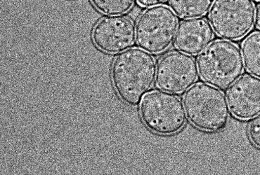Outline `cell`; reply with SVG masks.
Segmentation results:
<instances>
[{"label": "cell", "mask_w": 260, "mask_h": 175, "mask_svg": "<svg viewBox=\"0 0 260 175\" xmlns=\"http://www.w3.org/2000/svg\"><path fill=\"white\" fill-rule=\"evenodd\" d=\"M156 71L150 53L138 48L120 53L111 67V80L119 98L132 107L140 105L154 84Z\"/></svg>", "instance_id": "6da1fadb"}, {"label": "cell", "mask_w": 260, "mask_h": 175, "mask_svg": "<svg viewBox=\"0 0 260 175\" xmlns=\"http://www.w3.org/2000/svg\"><path fill=\"white\" fill-rule=\"evenodd\" d=\"M254 1L260 2V0H254Z\"/></svg>", "instance_id": "e0dca14e"}, {"label": "cell", "mask_w": 260, "mask_h": 175, "mask_svg": "<svg viewBox=\"0 0 260 175\" xmlns=\"http://www.w3.org/2000/svg\"><path fill=\"white\" fill-rule=\"evenodd\" d=\"M256 27L260 31V5L257 7L255 14Z\"/></svg>", "instance_id": "2e32d148"}, {"label": "cell", "mask_w": 260, "mask_h": 175, "mask_svg": "<svg viewBox=\"0 0 260 175\" xmlns=\"http://www.w3.org/2000/svg\"><path fill=\"white\" fill-rule=\"evenodd\" d=\"M201 79L208 84L226 89L235 83L244 71V61L239 47L228 40H217L198 57Z\"/></svg>", "instance_id": "7a4b0ae2"}, {"label": "cell", "mask_w": 260, "mask_h": 175, "mask_svg": "<svg viewBox=\"0 0 260 175\" xmlns=\"http://www.w3.org/2000/svg\"><path fill=\"white\" fill-rule=\"evenodd\" d=\"M255 14L252 0H215L208 18L218 36L228 41H237L251 31Z\"/></svg>", "instance_id": "8992f818"}, {"label": "cell", "mask_w": 260, "mask_h": 175, "mask_svg": "<svg viewBox=\"0 0 260 175\" xmlns=\"http://www.w3.org/2000/svg\"><path fill=\"white\" fill-rule=\"evenodd\" d=\"M178 22L170 7L164 5L149 7L137 22V45L150 54L164 52L175 40Z\"/></svg>", "instance_id": "5b68a950"}, {"label": "cell", "mask_w": 260, "mask_h": 175, "mask_svg": "<svg viewBox=\"0 0 260 175\" xmlns=\"http://www.w3.org/2000/svg\"><path fill=\"white\" fill-rule=\"evenodd\" d=\"M143 123L150 130L162 136L179 132L186 123L184 103L178 97L166 91H153L140 104Z\"/></svg>", "instance_id": "277c9868"}, {"label": "cell", "mask_w": 260, "mask_h": 175, "mask_svg": "<svg viewBox=\"0 0 260 175\" xmlns=\"http://www.w3.org/2000/svg\"><path fill=\"white\" fill-rule=\"evenodd\" d=\"M93 6L102 14L120 16L133 8L135 0H90Z\"/></svg>", "instance_id": "4fadbf2b"}, {"label": "cell", "mask_w": 260, "mask_h": 175, "mask_svg": "<svg viewBox=\"0 0 260 175\" xmlns=\"http://www.w3.org/2000/svg\"><path fill=\"white\" fill-rule=\"evenodd\" d=\"M137 1L140 6L151 7L164 5L168 0H137Z\"/></svg>", "instance_id": "9a60e30c"}, {"label": "cell", "mask_w": 260, "mask_h": 175, "mask_svg": "<svg viewBox=\"0 0 260 175\" xmlns=\"http://www.w3.org/2000/svg\"><path fill=\"white\" fill-rule=\"evenodd\" d=\"M248 132L252 143L260 149V114L254 117L250 123Z\"/></svg>", "instance_id": "5bb4252c"}, {"label": "cell", "mask_w": 260, "mask_h": 175, "mask_svg": "<svg viewBox=\"0 0 260 175\" xmlns=\"http://www.w3.org/2000/svg\"><path fill=\"white\" fill-rule=\"evenodd\" d=\"M188 121L206 132L223 130L230 118L226 97L217 88L197 83L188 89L183 98Z\"/></svg>", "instance_id": "3957f363"}, {"label": "cell", "mask_w": 260, "mask_h": 175, "mask_svg": "<svg viewBox=\"0 0 260 175\" xmlns=\"http://www.w3.org/2000/svg\"><path fill=\"white\" fill-rule=\"evenodd\" d=\"M215 0H169L170 8L179 17L190 19L206 15Z\"/></svg>", "instance_id": "8fae6325"}, {"label": "cell", "mask_w": 260, "mask_h": 175, "mask_svg": "<svg viewBox=\"0 0 260 175\" xmlns=\"http://www.w3.org/2000/svg\"><path fill=\"white\" fill-rule=\"evenodd\" d=\"M242 54L246 70L260 78V32H254L245 39Z\"/></svg>", "instance_id": "7c38bea8"}, {"label": "cell", "mask_w": 260, "mask_h": 175, "mask_svg": "<svg viewBox=\"0 0 260 175\" xmlns=\"http://www.w3.org/2000/svg\"><path fill=\"white\" fill-rule=\"evenodd\" d=\"M214 30L204 18H190L177 27L174 45L177 50L193 56L199 54L212 43Z\"/></svg>", "instance_id": "30bf717a"}, {"label": "cell", "mask_w": 260, "mask_h": 175, "mask_svg": "<svg viewBox=\"0 0 260 175\" xmlns=\"http://www.w3.org/2000/svg\"><path fill=\"white\" fill-rule=\"evenodd\" d=\"M91 36L94 45L102 52L118 54L135 45L136 27L129 18L109 16L97 23Z\"/></svg>", "instance_id": "ba28073f"}, {"label": "cell", "mask_w": 260, "mask_h": 175, "mask_svg": "<svg viewBox=\"0 0 260 175\" xmlns=\"http://www.w3.org/2000/svg\"><path fill=\"white\" fill-rule=\"evenodd\" d=\"M199 68L195 59L182 52L166 55L157 67L155 81L160 90L182 94L197 82Z\"/></svg>", "instance_id": "52a82bcc"}, {"label": "cell", "mask_w": 260, "mask_h": 175, "mask_svg": "<svg viewBox=\"0 0 260 175\" xmlns=\"http://www.w3.org/2000/svg\"><path fill=\"white\" fill-rule=\"evenodd\" d=\"M226 96L230 110L236 118L250 120L260 114V78H239L229 88Z\"/></svg>", "instance_id": "9c48e42d"}]
</instances>
